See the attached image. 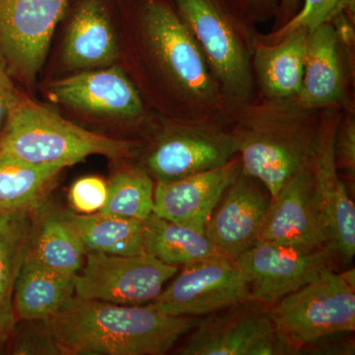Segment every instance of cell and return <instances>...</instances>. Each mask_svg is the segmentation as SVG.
<instances>
[{
    "label": "cell",
    "mask_w": 355,
    "mask_h": 355,
    "mask_svg": "<svg viewBox=\"0 0 355 355\" xmlns=\"http://www.w3.org/2000/svg\"><path fill=\"white\" fill-rule=\"evenodd\" d=\"M354 62L331 22L308 31L302 84L294 102L318 111L355 110Z\"/></svg>",
    "instance_id": "obj_15"
},
{
    "label": "cell",
    "mask_w": 355,
    "mask_h": 355,
    "mask_svg": "<svg viewBox=\"0 0 355 355\" xmlns=\"http://www.w3.org/2000/svg\"><path fill=\"white\" fill-rule=\"evenodd\" d=\"M193 330L178 354H291L275 331L270 307L252 300L202 317Z\"/></svg>",
    "instance_id": "obj_11"
},
{
    "label": "cell",
    "mask_w": 355,
    "mask_h": 355,
    "mask_svg": "<svg viewBox=\"0 0 355 355\" xmlns=\"http://www.w3.org/2000/svg\"><path fill=\"white\" fill-rule=\"evenodd\" d=\"M260 22L275 19L279 0H251Z\"/></svg>",
    "instance_id": "obj_34"
},
{
    "label": "cell",
    "mask_w": 355,
    "mask_h": 355,
    "mask_svg": "<svg viewBox=\"0 0 355 355\" xmlns=\"http://www.w3.org/2000/svg\"><path fill=\"white\" fill-rule=\"evenodd\" d=\"M48 99L90 123L114 128L130 139H144L157 123L119 64L84 70L51 80Z\"/></svg>",
    "instance_id": "obj_6"
},
{
    "label": "cell",
    "mask_w": 355,
    "mask_h": 355,
    "mask_svg": "<svg viewBox=\"0 0 355 355\" xmlns=\"http://www.w3.org/2000/svg\"><path fill=\"white\" fill-rule=\"evenodd\" d=\"M320 120L321 111L260 96L231 112L228 127L237 142L242 172L275 197L308 164Z\"/></svg>",
    "instance_id": "obj_3"
},
{
    "label": "cell",
    "mask_w": 355,
    "mask_h": 355,
    "mask_svg": "<svg viewBox=\"0 0 355 355\" xmlns=\"http://www.w3.org/2000/svg\"><path fill=\"white\" fill-rule=\"evenodd\" d=\"M200 46L228 113L258 97L252 60L260 38L251 0H172Z\"/></svg>",
    "instance_id": "obj_4"
},
{
    "label": "cell",
    "mask_w": 355,
    "mask_h": 355,
    "mask_svg": "<svg viewBox=\"0 0 355 355\" xmlns=\"http://www.w3.org/2000/svg\"><path fill=\"white\" fill-rule=\"evenodd\" d=\"M354 333V331H352ZM349 333L335 334L320 338L307 347H303L301 354H354V336Z\"/></svg>",
    "instance_id": "obj_31"
},
{
    "label": "cell",
    "mask_w": 355,
    "mask_h": 355,
    "mask_svg": "<svg viewBox=\"0 0 355 355\" xmlns=\"http://www.w3.org/2000/svg\"><path fill=\"white\" fill-rule=\"evenodd\" d=\"M301 7V0H279L277 15L273 19L272 31L287 24L296 15Z\"/></svg>",
    "instance_id": "obj_33"
},
{
    "label": "cell",
    "mask_w": 355,
    "mask_h": 355,
    "mask_svg": "<svg viewBox=\"0 0 355 355\" xmlns=\"http://www.w3.org/2000/svg\"><path fill=\"white\" fill-rule=\"evenodd\" d=\"M146 254L172 266H190L222 256L205 233L153 214L142 222Z\"/></svg>",
    "instance_id": "obj_24"
},
{
    "label": "cell",
    "mask_w": 355,
    "mask_h": 355,
    "mask_svg": "<svg viewBox=\"0 0 355 355\" xmlns=\"http://www.w3.org/2000/svg\"><path fill=\"white\" fill-rule=\"evenodd\" d=\"M202 318L170 316L149 305L74 295L57 314L42 321V343L44 349L58 354L162 355Z\"/></svg>",
    "instance_id": "obj_2"
},
{
    "label": "cell",
    "mask_w": 355,
    "mask_h": 355,
    "mask_svg": "<svg viewBox=\"0 0 355 355\" xmlns=\"http://www.w3.org/2000/svg\"><path fill=\"white\" fill-rule=\"evenodd\" d=\"M177 272L178 266L146 253L87 252L83 268L74 275V294L114 304L141 305L155 300Z\"/></svg>",
    "instance_id": "obj_9"
},
{
    "label": "cell",
    "mask_w": 355,
    "mask_h": 355,
    "mask_svg": "<svg viewBox=\"0 0 355 355\" xmlns=\"http://www.w3.org/2000/svg\"><path fill=\"white\" fill-rule=\"evenodd\" d=\"M28 212H0V352L15 330L14 293L31 247L35 221Z\"/></svg>",
    "instance_id": "obj_21"
},
{
    "label": "cell",
    "mask_w": 355,
    "mask_h": 355,
    "mask_svg": "<svg viewBox=\"0 0 355 355\" xmlns=\"http://www.w3.org/2000/svg\"><path fill=\"white\" fill-rule=\"evenodd\" d=\"M116 9V0H69L60 49V62L67 71L118 64Z\"/></svg>",
    "instance_id": "obj_17"
},
{
    "label": "cell",
    "mask_w": 355,
    "mask_h": 355,
    "mask_svg": "<svg viewBox=\"0 0 355 355\" xmlns=\"http://www.w3.org/2000/svg\"><path fill=\"white\" fill-rule=\"evenodd\" d=\"M14 85L10 72L0 58V135L6 127L7 120L21 96Z\"/></svg>",
    "instance_id": "obj_32"
},
{
    "label": "cell",
    "mask_w": 355,
    "mask_h": 355,
    "mask_svg": "<svg viewBox=\"0 0 355 355\" xmlns=\"http://www.w3.org/2000/svg\"><path fill=\"white\" fill-rule=\"evenodd\" d=\"M108 197V183L102 178L87 176L77 180L69 190V202L83 214L99 212Z\"/></svg>",
    "instance_id": "obj_30"
},
{
    "label": "cell",
    "mask_w": 355,
    "mask_h": 355,
    "mask_svg": "<svg viewBox=\"0 0 355 355\" xmlns=\"http://www.w3.org/2000/svg\"><path fill=\"white\" fill-rule=\"evenodd\" d=\"M277 335L301 354L320 338L355 330L354 268L345 272L324 268L319 277L270 307Z\"/></svg>",
    "instance_id": "obj_7"
},
{
    "label": "cell",
    "mask_w": 355,
    "mask_h": 355,
    "mask_svg": "<svg viewBox=\"0 0 355 355\" xmlns=\"http://www.w3.org/2000/svg\"><path fill=\"white\" fill-rule=\"evenodd\" d=\"M335 160L345 184L354 187L355 110L343 111L340 114L335 137Z\"/></svg>",
    "instance_id": "obj_29"
},
{
    "label": "cell",
    "mask_w": 355,
    "mask_h": 355,
    "mask_svg": "<svg viewBox=\"0 0 355 355\" xmlns=\"http://www.w3.org/2000/svg\"><path fill=\"white\" fill-rule=\"evenodd\" d=\"M258 241L277 243L304 251H331L323 203L308 164L270 198Z\"/></svg>",
    "instance_id": "obj_14"
},
{
    "label": "cell",
    "mask_w": 355,
    "mask_h": 355,
    "mask_svg": "<svg viewBox=\"0 0 355 355\" xmlns=\"http://www.w3.org/2000/svg\"><path fill=\"white\" fill-rule=\"evenodd\" d=\"M74 295V277L44 268L28 253L14 293L17 319L44 321L57 314Z\"/></svg>",
    "instance_id": "obj_22"
},
{
    "label": "cell",
    "mask_w": 355,
    "mask_h": 355,
    "mask_svg": "<svg viewBox=\"0 0 355 355\" xmlns=\"http://www.w3.org/2000/svg\"><path fill=\"white\" fill-rule=\"evenodd\" d=\"M62 170L0 157V212H36L46 203Z\"/></svg>",
    "instance_id": "obj_26"
},
{
    "label": "cell",
    "mask_w": 355,
    "mask_h": 355,
    "mask_svg": "<svg viewBox=\"0 0 355 355\" xmlns=\"http://www.w3.org/2000/svg\"><path fill=\"white\" fill-rule=\"evenodd\" d=\"M123 161L108 183V197L99 212L144 221L153 214L155 182L137 164Z\"/></svg>",
    "instance_id": "obj_27"
},
{
    "label": "cell",
    "mask_w": 355,
    "mask_h": 355,
    "mask_svg": "<svg viewBox=\"0 0 355 355\" xmlns=\"http://www.w3.org/2000/svg\"><path fill=\"white\" fill-rule=\"evenodd\" d=\"M36 212L30 256L49 270L74 277L85 263L83 243L60 212L46 203Z\"/></svg>",
    "instance_id": "obj_23"
},
{
    "label": "cell",
    "mask_w": 355,
    "mask_h": 355,
    "mask_svg": "<svg viewBox=\"0 0 355 355\" xmlns=\"http://www.w3.org/2000/svg\"><path fill=\"white\" fill-rule=\"evenodd\" d=\"M329 249L304 250L257 241L234 261L247 282L250 300L272 307L331 268Z\"/></svg>",
    "instance_id": "obj_12"
},
{
    "label": "cell",
    "mask_w": 355,
    "mask_h": 355,
    "mask_svg": "<svg viewBox=\"0 0 355 355\" xmlns=\"http://www.w3.org/2000/svg\"><path fill=\"white\" fill-rule=\"evenodd\" d=\"M342 112L322 110L308 167L323 203L331 251L343 263H349L355 254V207L335 160L336 132Z\"/></svg>",
    "instance_id": "obj_16"
},
{
    "label": "cell",
    "mask_w": 355,
    "mask_h": 355,
    "mask_svg": "<svg viewBox=\"0 0 355 355\" xmlns=\"http://www.w3.org/2000/svg\"><path fill=\"white\" fill-rule=\"evenodd\" d=\"M142 144L85 130L21 93L0 135V157L64 169L91 155L135 160Z\"/></svg>",
    "instance_id": "obj_5"
},
{
    "label": "cell",
    "mask_w": 355,
    "mask_h": 355,
    "mask_svg": "<svg viewBox=\"0 0 355 355\" xmlns=\"http://www.w3.org/2000/svg\"><path fill=\"white\" fill-rule=\"evenodd\" d=\"M250 300L247 282L225 257L184 266L149 306L170 316L205 317Z\"/></svg>",
    "instance_id": "obj_13"
},
{
    "label": "cell",
    "mask_w": 355,
    "mask_h": 355,
    "mask_svg": "<svg viewBox=\"0 0 355 355\" xmlns=\"http://www.w3.org/2000/svg\"><path fill=\"white\" fill-rule=\"evenodd\" d=\"M118 64L149 111L177 121L223 120L228 110L172 0H116Z\"/></svg>",
    "instance_id": "obj_1"
},
{
    "label": "cell",
    "mask_w": 355,
    "mask_h": 355,
    "mask_svg": "<svg viewBox=\"0 0 355 355\" xmlns=\"http://www.w3.org/2000/svg\"><path fill=\"white\" fill-rule=\"evenodd\" d=\"M270 193L254 178L240 173L212 212L205 234L222 256L234 261L258 241Z\"/></svg>",
    "instance_id": "obj_18"
},
{
    "label": "cell",
    "mask_w": 355,
    "mask_h": 355,
    "mask_svg": "<svg viewBox=\"0 0 355 355\" xmlns=\"http://www.w3.org/2000/svg\"><path fill=\"white\" fill-rule=\"evenodd\" d=\"M241 172L237 155L216 169L174 181L155 182L153 214L205 233L212 212Z\"/></svg>",
    "instance_id": "obj_19"
},
{
    "label": "cell",
    "mask_w": 355,
    "mask_h": 355,
    "mask_svg": "<svg viewBox=\"0 0 355 355\" xmlns=\"http://www.w3.org/2000/svg\"><path fill=\"white\" fill-rule=\"evenodd\" d=\"M340 12L355 18V0H301L300 9L287 24L268 34L261 33V39L266 43H275L294 30L305 28L311 31L331 22Z\"/></svg>",
    "instance_id": "obj_28"
},
{
    "label": "cell",
    "mask_w": 355,
    "mask_h": 355,
    "mask_svg": "<svg viewBox=\"0 0 355 355\" xmlns=\"http://www.w3.org/2000/svg\"><path fill=\"white\" fill-rule=\"evenodd\" d=\"M78 236L86 253L110 254H144V225L137 219L96 212L76 214L60 211Z\"/></svg>",
    "instance_id": "obj_25"
},
{
    "label": "cell",
    "mask_w": 355,
    "mask_h": 355,
    "mask_svg": "<svg viewBox=\"0 0 355 355\" xmlns=\"http://www.w3.org/2000/svg\"><path fill=\"white\" fill-rule=\"evenodd\" d=\"M69 0H0V58L32 89Z\"/></svg>",
    "instance_id": "obj_10"
},
{
    "label": "cell",
    "mask_w": 355,
    "mask_h": 355,
    "mask_svg": "<svg viewBox=\"0 0 355 355\" xmlns=\"http://www.w3.org/2000/svg\"><path fill=\"white\" fill-rule=\"evenodd\" d=\"M308 30H294L275 43L259 38L252 70L258 96L270 101H294L300 92Z\"/></svg>",
    "instance_id": "obj_20"
},
{
    "label": "cell",
    "mask_w": 355,
    "mask_h": 355,
    "mask_svg": "<svg viewBox=\"0 0 355 355\" xmlns=\"http://www.w3.org/2000/svg\"><path fill=\"white\" fill-rule=\"evenodd\" d=\"M238 155L228 121L157 119L135 160L154 182L174 181L216 169Z\"/></svg>",
    "instance_id": "obj_8"
}]
</instances>
